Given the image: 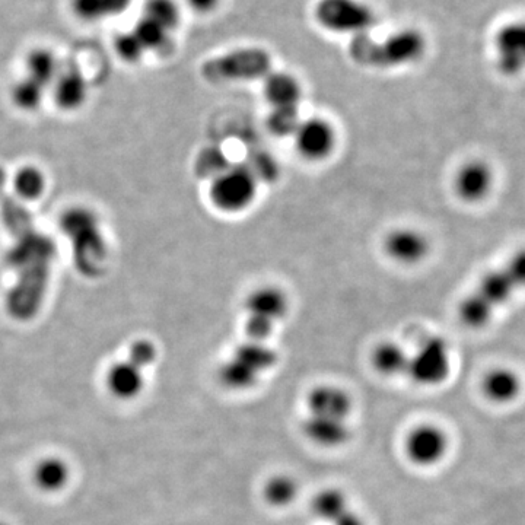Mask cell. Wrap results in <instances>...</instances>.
Wrapping results in <instances>:
<instances>
[{"label":"cell","mask_w":525,"mask_h":525,"mask_svg":"<svg viewBox=\"0 0 525 525\" xmlns=\"http://www.w3.org/2000/svg\"><path fill=\"white\" fill-rule=\"evenodd\" d=\"M132 33L136 35L145 52H151V50L162 52L170 44L171 31L146 17H142L136 22Z\"/></svg>","instance_id":"83f0119b"},{"label":"cell","mask_w":525,"mask_h":525,"mask_svg":"<svg viewBox=\"0 0 525 525\" xmlns=\"http://www.w3.org/2000/svg\"><path fill=\"white\" fill-rule=\"evenodd\" d=\"M315 18L321 27L333 33L367 34L375 25V14L361 0H320L315 6Z\"/></svg>","instance_id":"ba28073f"},{"label":"cell","mask_w":525,"mask_h":525,"mask_svg":"<svg viewBox=\"0 0 525 525\" xmlns=\"http://www.w3.org/2000/svg\"><path fill=\"white\" fill-rule=\"evenodd\" d=\"M410 355L396 342H383L372 352V367L378 374L393 378L407 374Z\"/></svg>","instance_id":"44dd1931"},{"label":"cell","mask_w":525,"mask_h":525,"mask_svg":"<svg viewBox=\"0 0 525 525\" xmlns=\"http://www.w3.org/2000/svg\"><path fill=\"white\" fill-rule=\"evenodd\" d=\"M278 364L275 350L264 342L243 343L219 369V378L231 391H248L260 383V378Z\"/></svg>","instance_id":"277c9868"},{"label":"cell","mask_w":525,"mask_h":525,"mask_svg":"<svg viewBox=\"0 0 525 525\" xmlns=\"http://www.w3.org/2000/svg\"><path fill=\"white\" fill-rule=\"evenodd\" d=\"M302 432L308 441L324 450H336L350 441L352 429L349 420L321 418L307 415L302 425Z\"/></svg>","instance_id":"9a60e30c"},{"label":"cell","mask_w":525,"mask_h":525,"mask_svg":"<svg viewBox=\"0 0 525 525\" xmlns=\"http://www.w3.org/2000/svg\"><path fill=\"white\" fill-rule=\"evenodd\" d=\"M114 49H116L117 56L120 59L124 60L127 63H136L142 59L145 50L140 46L138 38L136 35L129 31V33L120 34L116 38V44H114Z\"/></svg>","instance_id":"1f68e13d"},{"label":"cell","mask_w":525,"mask_h":525,"mask_svg":"<svg viewBox=\"0 0 525 525\" xmlns=\"http://www.w3.org/2000/svg\"><path fill=\"white\" fill-rule=\"evenodd\" d=\"M60 231L72 247L76 270L85 278H97L104 272L108 259L100 216L88 206H70L60 215Z\"/></svg>","instance_id":"7a4b0ae2"},{"label":"cell","mask_w":525,"mask_h":525,"mask_svg":"<svg viewBox=\"0 0 525 525\" xmlns=\"http://www.w3.org/2000/svg\"><path fill=\"white\" fill-rule=\"evenodd\" d=\"M229 167L231 165H229L228 158L218 148L205 149V151L200 152L196 161L197 174L200 177L212 178V180L224 173Z\"/></svg>","instance_id":"4dcf8cb0"},{"label":"cell","mask_w":525,"mask_h":525,"mask_svg":"<svg viewBox=\"0 0 525 525\" xmlns=\"http://www.w3.org/2000/svg\"><path fill=\"white\" fill-rule=\"evenodd\" d=\"M25 68H27L28 78L33 79L38 85L46 89L53 87L60 72L59 60L49 49L33 50L27 56Z\"/></svg>","instance_id":"cb8c5ba5"},{"label":"cell","mask_w":525,"mask_h":525,"mask_svg":"<svg viewBox=\"0 0 525 525\" xmlns=\"http://www.w3.org/2000/svg\"><path fill=\"white\" fill-rule=\"evenodd\" d=\"M107 387L114 397L120 400H133L139 396L145 387L143 369L126 361L117 362L108 369Z\"/></svg>","instance_id":"d6986e66"},{"label":"cell","mask_w":525,"mask_h":525,"mask_svg":"<svg viewBox=\"0 0 525 525\" xmlns=\"http://www.w3.org/2000/svg\"><path fill=\"white\" fill-rule=\"evenodd\" d=\"M53 100L57 108L66 113L81 110L88 100V82L82 70L75 68L60 69L53 84Z\"/></svg>","instance_id":"2e32d148"},{"label":"cell","mask_w":525,"mask_h":525,"mask_svg":"<svg viewBox=\"0 0 525 525\" xmlns=\"http://www.w3.org/2000/svg\"><path fill=\"white\" fill-rule=\"evenodd\" d=\"M143 17L152 19L168 31H173L180 22V8L175 0H148Z\"/></svg>","instance_id":"f546056e"},{"label":"cell","mask_w":525,"mask_h":525,"mask_svg":"<svg viewBox=\"0 0 525 525\" xmlns=\"http://www.w3.org/2000/svg\"><path fill=\"white\" fill-rule=\"evenodd\" d=\"M15 194L24 202L41 199L47 190V175L37 165H22L12 178Z\"/></svg>","instance_id":"d4e9b609"},{"label":"cell","mask_w":525,"mask_h":525,"mask_svg":"<svg viewBox=\"0 0 525 525\" xmlns=\"http://www.w3.org/2000/svg\"><path fill=\"white\" fill-rule=\"evenodd\" d=\"M257 178L247 164L232 165L213 178L210 200L222 212L235 213L247 209L256 199Z\"/></svg>","instance_id":"52a82bcc"},{"label":"cell","mask_w":525,"mask_h":525,"mask_svg":"<svg viewBox=\"0 0 525 525\" xmlns=\"http://www.w3.org/2000/svg\"><path fill=\"white\" fill-rule=\"evenodd\" d=\"M525 291V247L518 248L504 263L489 270L458 307V317L467 329L488 327L501 308Z\"/></svg>","instance_id":"6da1fadb"},{"label":"cell","mask_w":525,"mask_h":525,"mask_svg":"<svg viewBox=\"0 0 525 525\" xmlns=\"http://www.w3.org/2000/svg\"><path fill=\"white\" fill-rule=\"evenodd\" d=\"M486 399L495 404H508L518 399L523 391V381L518 372L507 367L490 369L482 381Z\"/></svg>","instance_id":"e0dca14e"},{"label":"cell","mask_w":525,"mask_h":525,"mask_svg":"<svg viewBox=\"0 0 525 525\" xmlns=\"http://www.w3.org/2000/svg\"><path fill=\"white\" fill-rule=\"evenodd\" d=\"M157 353V348H155L154 343L146 339L136 340V342L130 346L129 358L127 359H129L132 364H135L136 367L145 369L149 367V365L154 364L155 359H157Z\"/></svg>","instance_id":"d6a6232c"},{"label":"cell","mask_w":525,"mask_h":525,"mask_svg":"<svg viewBox=\"0 0 525 525\" xmlns=\"http://www.w3.org/2000/svg\"><path fill=\"white\" fill-rule=\"evenodd\" d=\"M70 470L65 460L59 457H47L34 469V482L43 492H59L68 485Z\"/></svg>","instance_id":"603a6c76"},{"label":"cell","mask_w":525,"mask_h":525,"mask_svg":"<svg viewBox=\"0 0 525 525\" xmlns=\"http://www.w3.org/2000/svg\"><path fill=\"white\" fill-rule=\"evenodd\" d=\"M385 253L400 264H418L426 259L431 245L428 237L415 228H397L384 241Z\"/></svg>","instance_id":"4fadbf2b"},{"label":"cell","mask_w":525,"mask_h":525,"mask_svg":"<svg viewBox=\"0 0 525 525\" xmlns=\"http://www.w3.org/2000/svg\"><path fill=\"white\" fill-rule=\"evenodd\" d=\"M248 317L260 318L275 324L288 311V299L283 291L275 286H262L248 295L245 301Z\"/></svg>","instance_id":"ac0fdd59"},{"label":"cell","mask_w":525,"mask_h":525,"mask_svg":"<svg viewBox=\"0 0 525 525\" xmlns=\"http://www.w3.org/2000/svg\"><path fill=\"white\" fill-rule=\"evenodd\" d=\"M308 415L349 420L353 410V400L345 388L339 385H317L307 396Z\"/></svg>","instance_id":"5bb4252c"},{"label":"cell","mask_w":525,"mask_h":525,"mask_svg":"<svg viewBox=\"0 0 525 525\" xmlns=\"http://www.w3.org/2000/svg\"><path fill=\"white\" fill-rule=\"evenodd\" d=\"M130 5H132V0H101L104 18L123 14Z\"/></svg>","instance_id":"e575fe53"},{"label":"cell","mask_w":525,"mask_h":525,"mask_svg":"<svg viewBox=\"0 0 525 525\" xmlns=\"http://www.w3.org/2000/svg\"><path fill=\"white\" fill-rule=\"evenodd\" d=\"M451 368L453 359L447 340L431 336L423 340L418 350L410 355L407 375L420 387H438L448 380Z\"/></svg>","instance_id":"8992f818"},{"label":"cell","mask_w":525,"mask_h":525,"mask_svg":"<svg viewBox=\"0 0 525 525\" xmlns=\"http://www.w3.org/2000/svg\"><path fill=\"white\" fill-rule=\"evenodd\" d=\"M299 123L301 120H299L298 107L272 108L267 116V130L280 138L294 135Z\"/></svg>","instance_id":"f1b7e54d"},{"label":"cell","mask_w":525,"mask_h":525,"mask_svg":"<svg viewBox=\"0 0 525 525\" xmlns=\"http://www.w3.org/2000/svg\"><path fill=\"white\" fill-rule=\"evenodd\" d=\"M263 94L272 108L298 107L302 97V89L295 76L285 72H273L272 70L264 78Z\"/></svg>","instance_id":"ffe728a7"},{"label":"cell","mask_w":525,"mask_h":525,"mask_svg":"<svg viewBox=\"0 0 525 525\" xmlns=\"http://www.w3.org/2000/svg\"><path fill=\"white\" fill-rule=\"evenodd\" d=\"M496 175L492 165L483 159H470L458 168L454 180L455 194L469 205L485 202L495 187Z\"/></svg>","instance_id":"8fae6325"},{"label":"cell","mask_w":525,"mask_h":525,"mask_svg":"<svg viewBox=\"0 0 525 525\" xmlns=\"http://www.w3.org/2000/svg\"><path fill=\"white\" fill-rule=\"evenodd\" d=\"M299 483L291 474L279 473L264 482L263 499L273 508H288L297 501Z\"/></svg>","instance_id":"7402d4cb"},{"label":"cell","mask_w":525,"mask_h":525,"mask_svg":"<svg viewBox=\"0 0 525 525\" xmlns=\"http://www.w3.org/2000/svg\"><path fill=\"white\" fill-rule=\"evenodd\" d=\"M496 68L507 78L525 73V19L508 22L493 38Z\"/></svg>","instance_id":"30bf717a"},{"label":"cell","mask_w":525,"mask_h":525,"mask_svg":"<svg viewBox=\"0 0 525 525\" xmlns=\"http://www.w3.org/2000/svg\"><path fill=\"white\" fill-rule=\"evenodd\" d=\"M332 525H367V523H365L361 514H358V512L350 508L342 517L337 518Z\"/></svg>","instance_id":"d590c367"},{"label":"cell","mask_w":525,"mask_h":525,"mask_svg":"<svg viewBox=\"0 0 525 525\" xmlns=\"http://www.w3.org/2000/svg\"><path fill=\"white\" fill-rule=\"evenodd\" d=\"M294 138L299 155L310 161H320L329 157L336 145L334 127L320 117L301 120Z\"/></svg>","instance_id":"7c38bea8"},{"label":"cell","mask_w":525,"mask_h":525,"mask_svg":"<svg viewBox=\"0 0 525 525\" xmlns=\"http://www.w3.org/2000/svg\"><path fill=\"white\" fill-rule=\"evenodd\" d=\"M210 82H240L264 79L272 72V57L263 49L247 47L215 57L203 65Z\"/></svg>","instance_id":"5b68a950"},{"label":"cell","mask_w":525,"mask_h":525,"mask_svg":"<svg viewBox=\"0 0 525 525\" xmlns=\"http://www.w3.org/2000/svg\"><path fill=\"white\" fill-rule=\"evenodd\" d=\"M73 12L84 21H98L104 18L101 0H72Z\"/></svg>","instance_id":"836d02e7"},{"label":"cell","mask_w":525,"mask_h":525,"mask_svg":"<svg viewBox=\"0 0 525 525\" xmlns=\"http://www.w3.org/2000/svg\"><path fill=\"white\" fill-rule=\"evenodd\" d=\"M186 2L189 3L193 11L199 12V14H209L219 5V0H186Z\"/></svg>","instance_id":"8d00e7d4"},{"label":"cell","mask_w":525,"mask_h":525,"mask_svg":"<svg viewBox=\"0 0 525 525\" xmlns=\"http://www.w3.org/2000/svg\"><path fill=\"white\" fill-rule=\"evenodd\" d=\"M311 509L318 520L333 524L337 518L349 511V499L343 490L327 488L320 490L311 502Z\"/></svg>","instance_id":"484cf974"},{"label":"cell","mask_w":525,"mask_h":525,"mask_svg":"<svg viewBox=\"0 0 525 525\" xmlns=\"http://www.w3.org/2000/svg\"><path fill=\"white\" fill-rule=\"evenodd\" d=\"M44 98H46V88L41 87L28 76L19 79L12 87V104L24 113H35L40 110Z\"/></svg>","instance_id":"4316f807"},{"label":"cell","mask_w":525,"mask_h":525,"mask_svg":"<svg viewBox=\"0 0 525 525\" xmlns=\"http://www.w3.org/2000/svg\"><path fill=\"white\" fill-rule=\"evenodd\" d=\"M425 50V37L412 28L391 34L383 43L372 40L367 34L356 35L349 46L355 62L374 68H394L418 62Z\"/></svg>","instance_id":"3957f363"},{"label":"cell","mask_w":525,"mask_h":525,"mask_svg":"<svg viewBox=\"0 0 525 525\" xmlns=\"http://www.w3.org/2000/svg\"><path fill=\"white\" fill-rule=\"evenodd\" d=\"M0 525H3V524H0Z\"/></svg>","instance_id":"74e56055"},{"label":"cell","mask_w":525,"mask_h":525,"mask_svg":"<svg viewBox=\"0 0 525 525\" xmlns=\"http://www.w3.org/2000/svg\"><path fill=\"white\" fill-rule=\"evenodd\" d=\"M404 454L419 469H431L444 461L450 451V437L437 423H419L407 432Z\"/></svg>","instance_id":"9c48e42d"}]
</instances>
